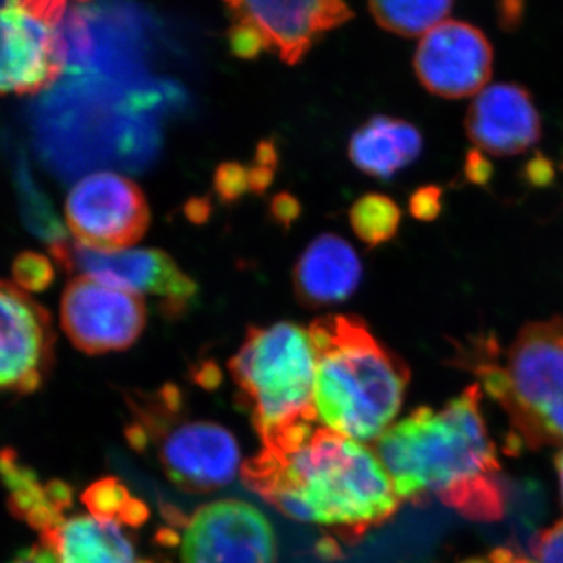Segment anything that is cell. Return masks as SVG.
<instances>
[{"instance_id":"cell-1","label":"cell","mask_w":563,"mask_h":563,"mask_svg":"<svg viewBox=\"0 0 563 563\" xmlns=\"http://www.w3.org/2000/svg\"><path fill=\"white\" fill-rule=\"evenodd\" d=\"M240 473L279 512L346 543L387 523L401 504L376 451L320 422L262 443Z\"/></svg>"},{"instance_id":"cell-2","label":"cell","mask_w":563,"mask_h":563,"mask_svg":"<svg viewBox=\"0 0 563 563\" xmlns=\"http://www.w3.org/2000/svg\"><path fill=\"white\" fill-rule=\"evenodd\" d=\"M481 401V385H472L443 409L413 410L376 440L374 451L401 503L422 506L437 498L468 520H501V463Z\"/></svg>"},{"instance_id":"cell-3","label":"cell","mask_w":563,"mask_h":563,"mask_svg":"<svg viewBox=\"0 0 563 563\" xmlns=\"http://www.w3.org/2000/svg\"><path fill=\"white\" fill-rule=\"evenodd\" d=\"M317 350L314 410L336 433L377 440L401 410L410 372L357 317L318 318L309 328Z\"/></svg>"},{"instance_id":"cell-4","label":"cell","mask_w":563,"mask_h":563,"mask_svg":"<svg viewBox=\"0 0 563 563\" xmlns=\"http://www.w3.org/2000/svg\"><path fill=\"white\" fill-rule=\"evenodd\" d=\"M474 373L501 406L517 448L563 446V318L533 321L515 336L499 361L495 340H485Z\"/></svg>"},{"instance_id":"cell-5","label":"cell","mask_w":563,"mask_h":563,"mask_svg":"<svg viewBox=\"0 0 563 563\" xmlns=\"http://www.w3.org/2000/svg\"><path fill=\"white\" fill-rule=\"evenodd\" d=\"M317 350L309 329L295 322L251 328L229 363L240 399L262 443L318 421Z\"/></svg>"},{"instance_id":"cell-6","label":"cell","mask_w":563,"mask_h":563,"mask_svg":"<svg viewBox=\"0 0 563 563\" xmlns=\"http://www.w3.org/2000/svg\"><path fill=\"white\" fill-rule=\"evenodd\" d=\"M129 443L152 451L163 473L181 490L206 493L225 487L242 472L240 448L224 426L180 413L176 388H163L135 404Z\"/></svg>"},{"instance_id":"cell-7","label":"cell","mask_w":563,"mask_h":563,"mask_svg":"<svg viewBox=\"0 0 563 563\" xmlns=\"http://www.w3.org/2000/svg\"><path fill=\"white\" fill-rule=\"evenodd\" d=\"M62 504L38 529L57 563H155L140 553L136 529L150 510L117 479H102L81 495L84 512Z\"/></svg>"},{"instance_id":"cell-8","label":"cell","mask_w":563,"mask_h":563,"mask_svg":"<svg viewBox=\"0 0 563 563\" xmlns=\"http://www.w3.org/2000/svg\"><path fill=\"white\" fill-rule=\"evenodd\" d=\"M172 520L180 531L166 526L157 540L176 550V563H276L273 526L252 504L222 499L188 518L174 512Z\"/></svg>"},{"instance_id":"cell-9","label":"cell","mask_w":563,"mask_h":563,"mask_svg":"<svg viewBox=\"0 0 563 563\" xmlns=\"http://www.w3.org/2000/svg\"><path fill=\"white\" fill-rule=\"evenodd\" d=\"M66 3L9 2L0 5V95H35L65 69Z\"/></svg>"},{"instance_id":"cell-10","label":"cell","mask_w":563,"mask_h":563,"mask_svg":"<svg viewBox=\"0 0 563 563\" xmlns=\"http://www.w3.org/2000/svg\"><path fill=\"white\" fill-rule=\"evenodd\" d=\"M49 250L55 262L77 277L136 296H158L163 312L172 317L187 312L198 292L195 280L163 251H103L68 240L51 244Z\"/></svg>"},{"instance_id":"cell-11","label":"cell","mask_w":563,"mask_h":563,"mask_svg":"<svg viewBox=\"0 0 563 563\" xmlns=\"http://www.w3.org/2000/svg\"><path fill=\"white\" fill-rule=\"evenodd\" d=\"M65 210L77 242L95 250H125L150 228L146 196L135 181L117 173H95L77 181Z\"/></svg>"},{"instance_id":"cell-12","label":"cell","mask_w":563,"mask_h":563,"mask_svg":"<svg viewBox=\"0 0 563 563\" xmlns=\"http://www.w3.org/2000/svg\"><path fill=\"white\" fill-rule=\"evenodd\" d=\"M146 320V303L141 296L88 277H74L63 292V331L77 350L87 354L128 350L139 340Z\"/></svg>"},{"instance_id":"cell-13","label":"cell","mask_w":563,"mask_h":563,"mask_svg":"<svg viewBox=\"0 0 563 563\" xmlns=\"http://www.w3.org/2000/svg\"><path fill=\"white\" fill-rule=\"evenodd\" d=\"M51 314L16 285L0 280V393L36 390L54 362Z\"/></svg>"},{"instance_id":"cell-14","label":"cell","mask_w":563,"mask_h":563,"mask_svg":"<svg viewBox=\"0 0 563 563\" xmlns=\"http://www.w3.org/2000/svg\"><path fill=\"white\" fill-rule=\"evenodd\" d=\"M413 68L422 87L444 99L477 96L493 73V47L468 22L446 20L422 36Z\"/></svg>"},{"instance_id":"cell-15","label":"cell","mask_w":563,"mask_h":563,"mask_svg":"<svg viewBox=\"0 0 563 563\" xmlns=\"http://www.w3.org/2000/svg\"><path fill=\"white\" fill-rule=\"evenodd\" d=\"M232 18L254 22L279 52L282 60L295 65L312 49L314 41L354 16L350 7L335 0L288 2H229Z\"/></svg>"},{"instance_id":"cell-16","label":"cell","mask_w":563,"mask_h":563,"mask_svg":"<svg viewBox=\"0 0 563 563\" xmlns=\"http://www.w3.org/2000/svg\"><path fill=\"white\" fill-rule=\"evenodd\" d=\"M465 131L477 151L495 157L518 155L540 140L542 124L531 95L514 84H496L474 98Z\"/></svg>"},{"instance_id":"cell-17","label":"cell","mask_w":563,"mask_h":563,"mask_svg":"<svg viewBox=\"0 0 563 563\" xmlns=\"http://www.w3.org/2000/svg\"><path fill=\"white\" fill-rule=\"evenodd\" d=\"M361 279L362 263L354 247L331 233L310 243L295 268L296 292L309 307L344 301L357 290Z\"/></svg>"},{"instance_id":"cell-18","label":"cell","mask_w":563,"mask_h":563,"mask_svg":"<svg viewBox=\"0 0 563 563\" xmlns=\"http://www.w3.org/2000/svg\"><path fill=\"white\" fill-rule=\"evenodd\" d=\"M422 136L410 122L374 117L354 132L350 157L361 172L377 179H390L399 169L417 161Z\"/></svg>"},{"instance_id":"cell-19","label":"cell","mask_w":563,"mask_h":563,"mask_svg":"<svg viewBox=\"0 0 563 563\" xmlns=\"http://www.w3.org/2000/svg\"><path fill=\"white\" fill-rule=\"evenodd\" d=\"M374 20L385 31L417 38L426 36L437 25L442 24L453 10V2L435 0V2H372L369 3Z\"/></svg>"},{"instance_id":"cell-20","label":"cell","mask_w":563,"mask_h":563,"mask_svg":"<svg viewBox=\"0 0 563 563\" xmlns=\"http://www.w3.org/2000/svg\"><path fill=\"white\" fill-rule=\"evenodd\" d=\"M350 220L352 231L363 243L379 246L398 233L401 209L388 196L369 192L352 206Z\"/></svg>"},{"instance_id":"cell-21","label":"cell","mask_w":563,"mask_h":563,"mask_svg":"<svg viewBox=\"0 0 563 563\" xmlns=\"http://www.w3.org/2000/svg\"><path fill=\"white\" fill-rule=\"evenodd\" d=\"M54 265L46 255L25 251L13 262V279L24 291H44L54 282Z\"/></svg>"},{"instance_id":"cell-22","label":"cell","mask_w":563,"mask_h":563,"mask_svg":"<svg viewBox=\"0 0 563 563\" xmlns=\"http://www.w3.org/2000/svg\"><path fill=\"white\" fill-rule=\"evenodd\" d=\"M232 20L233 25L229 29L228 38L229 47L235 57L254 60L262 52L272 49L269 40L254 22L244 18H232Z\"/></svg>"},{"instance_id":"cell-23","label":"cell","mask_w":563,"mask_h":563,"mask_svg":"<svg viewBox=\"0 0 563 563\" xmlns=\"http://www.w3.org/2000/svg\"><path fill=\"white\" fill-rule=\"evenodd\" d=\"M214 191L224 203H232L252 191L250 168L240 163H222L214 173Z\"/></svg>"},{"instance_id":"cell-24","label":"cell","mask_w":563,"mask_h":563,"mask_svg":"<svg viewBox=\"0 0 563 563\" xmlns=\"http://www.w3.org/2000/svg\"><path fill=\"white\" fill-rule=\"evenodd\" d=\"M532 554L536 563H563V520L537 536Z\"/></svg>"},{"instance_id":"cell-25","label":"cell","mask_w":563,"mask_h":563,"mask_svg":"<svg viewBox=\"0 0 563 563\" xmlns=\"http://www.w3.org/2000/svg\"><path fill=\"white\" fill-rule=\"evenodd\" d=\"M410 214L420 221H433L440 217L442 211V188L437 185L418 188L410 196Z\"/></svg>"},{"instance_id":"cell-26","label":"cell","mask_w":563,"mask_h":563,"mask_svg":"<svg viewBox=\"0 0 563 563\" xmlns=\"http://www.w3.org/2000/svg\"><path fill=\"white\" fill-rule=\"evenodd\" d=\"M269 213L273 220L284 228H290L292 222L301 214V202L290 192H279L269 206Z\"/></svg>"},{"instance_id":"cell-27","label":"cell","mask_w":563,"mask_h":563,"mask_svg":"<svg viewBox=\"0 0 563 563\" xmlns=\"http://www.w3.org/2000/svg\"><path fill=\"white\" fill-rule=\"evenodd\" d=\"M525 177L532 187H548V185L553 184L554 180L553 163L548 161L544 155L536 154L531 161L526 163Z\"/></svg>"},{"instance_id":"cell-28","label":"cell","mask_w":563,"mask_h":563,"mask_svg":"<svg viewBox=\"0 0 563 563\" xmlns=\"http://www.w3.org/2000/svg\"><path fill=\"white\" fill-rule=\"evenodd\" d=\"M466 179L473 181L474 185H487L493 176L492 163L483 152L473 150L468 152L465 161Z\"/></svg>"},{"instance_id":"cell-29","label":"cell","mask_w":563,"mask_h":563,"mask_svg":"<svg viewBox=\"0 0 563 563\" xmlns=\"http://www.w3.org/2000/svg\"><path fill=\"white\" fill-rule=\"evenodd\" d=\"M525 5L521 2H504L498 5L499 27L515 31L523 20Z\"/></svg>"},{"instance_id":"cell-30","label":"cell","mask_w":563,"mask_h":563,"mask_svg":"<svg viewBox=\"0 0 563 563\" xmlns=\"http://www.w3.org/2000/svg\"><path fill=\"white\" fill-rule=\"evenodd\" d=\"M10 563H57V561L46 548L33 547L21 551Z\"/></svg>"},{"instance_id":"cell-31","label":"cell","mask_w":563,"mask_h":563,"mask_svg":"<svg viewBox=\"0 0 563 563\" xmlns=\"http://www.w3.org/2000/svg\"><path fill=\"white\" fill-rule=\"evenodd\" d=\"M187 217L195 222H203L210 213V203L206 199H191L185 207Z\"/></svg>"},{"instance_id":"cell-32","label":"cell","mask_w":563,"mask_h":563,"mask_svg":"<svg viewBox=\"0 0 563 563\" xmlns=\"http://www.w3.org/2000/svg\"><path fill=\"white\" fill-rule=\"evenodd\" d=\"M554 463L555 470H558L559 484H561V496L563 504V450L555 454Z\"/></svg>"}]
</instances>
